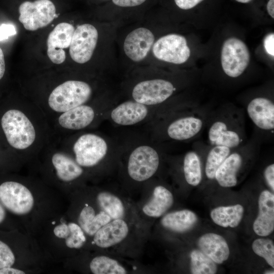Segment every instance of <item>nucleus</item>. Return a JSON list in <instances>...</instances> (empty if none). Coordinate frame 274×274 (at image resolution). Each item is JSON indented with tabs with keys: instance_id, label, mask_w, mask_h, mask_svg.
Segmentation results:
<instances>
[{
	"instance_id": "nucleus-15",
	"label": "nucleus",
	"mask_w": 274,
	"mask_h": 274,
	"mask_svg": "<svg viewBox=\"0 0 274 274\" xmlns=\"http://www.w3.org/2000/svg\"><path fill=\"white\" fill-rule=\"evenodd\" d=\"M96 116L95 109L86 103L58 115L54 120V128L62 133L82 130L92 125Z\"/></svg>"
},
{
	"instance_id": "nucleus-41",
	"label": "nucleus",
	"mask_w": 274,
	"mask_h": 274,
	"mask_svg": "<svg viewBox=\"0 0 274 274\" xmlns=\"http://www.w3.org/2000/svg\"><path fill=\"white\" fill-rule=\"evenodd\" d=\"M25 272L18 269L7 267L0 269V274H24Z\"/></svg>"
},
{
	"instance_id": "nucleus-25",
	"label": "nucleus",
	"mask_w": 274,
	"mask_h": 274,
	"mask_svg": "<svg viewBox=\"0 0 274 274\" xmlns=\"http://www.w3.org/2000/svg\"><path fill=\"white\" fill-rule=\"evenodd\" d=\"M197 217L192 211L183 210L169 213L163 217L162 225L177 232H184L191 229L196 223Z\"/></svg>"
},
{
	"instance_id": "nucleus-13",
	"label": "nucleus",
	"mask_w": 274,
	"mask_h": 274,
	"mask_svg": "<svg viewBox=\"0 0 274 274\" xmlns=\"http://www.w3.org/2000/svg\"><path fill=\"white\" fill-rule=\"evenodd\" d=\"M177 88L169 81L154 79L140 82L132 90L134 100L146 106L162 104L170 98Z\"/></svg>"
},
{
	"instance_id": "nucleus-44",
	"label": "nucleus",
	"mask_w": 274,
	"mask_h": 274,
	"mask_svg": "<svg viewBox=\"0 0 274 274\" xmlns=\"http://www.w3.org/2000/svg\"><path fill=\"white\" fill-rule=\"evenodd\" d=\"M6 217V213L4 208L0 203V223H1L5 219Z\"/></svg>"
},
{
	"instance_id": "nucleus-5",
	"label": "nucleus",
	"mask_w": 274,
	"mask_h": 274,
	"mask_svg": "<svg viewBox=\"0 0 274 274\" xmlns=\"http://www.w3.org/2000/svg\"><path fill=\"white\" fill-rule=\"evenodd\" d=\"M211 111L192 106L169 121L165 132L167 137L177 141H188L198 137L206 128Z\"/></svg>"
},
{
	"instance_id": "nucleus-10",
	"label": "nucleus",
	"mask_w": 274,
	"mask_h": 274,
	"mask_svg": "<svg viewBox=\"0 0 274 274\" xmlns=\"http://www.w3.org/2000/svg\"><path fill=\"white\" fill-rule=\"evenodd\" d=\"M250 55L247 45L242 40L230 38L224 42L221 54L222 69L228 77L236 78L246 70Z\"/></svg>"
},
{
	"instance_id": "nucleus-32",
	"label": "nucleus",
	"mask_w": 274,
	"mask_h": 274,
	"mask_svg": "<svg viewBox=\"0 0 274 274\" xmlns=\"http://www.w3.org/2000/svg\"><path fill=\"white\" fill-rule=\"evenodd\" d=\"M252 249L257 255L263 258L272 268L274 267V245L269 238H257L252 243Z\"/></svg>"
},
{
	"instance_id": "nucleus-24",
	"label": "nucleus",
	"mask_w": 274,
	"mask_h": 274,
	"mask_svg": "<svg viewBox=\"0 0 274 274\" xmlns=\"http://www.w3.org/2000/svg\"><path fill=\"white\" fill-rule=\"evenodd\" d=\"M174 197L169 190L163 186H156L151 199L143 208V213L151 217L162 216L172 207Z\"/></svg>"
},
{
	"instance_id": "nucleus-1",
	"label": "nucleus",
	"mask_w": 274,
	"mask_h": 274,
	"mask_svg": "<svg viewBox=\"0 0 274 274\" xmlns=\"http://www.w3.org/2000/svg\"><path fill=\"white\" fill-rule=\"evenodd\" d=\"M1 126L8 145L22 154L43 150L51 143V128L38 106L10 108L2 116Z\"/></svg>"
},
{
	"instance_id": "nucleus-14",
	"label": "nucleus",
	"mask_w": 274,
	"mask_h": 274,
	"mask_svg": "<svg viewBox=\"0 0 274 274\" xmlns=\"http://www.w3.org/2000/svg\"><path fill=\"white\" fill-rule=\"evenodd\" d=\"M97 28L90 23L78 25L74 32L69 53L72 59L79 64L88 62L92 57L98 40Z\"/></svg>"
},
{
	"instance_id": "nucleus-29",
	"label": "nucleus",
	"mask_w": 274,
	"mask_h": 274,
	"mask_svg": "<svg viewBox=\"0 0 274 274\" xmlns=\"http://www.w3.org/2000/svg\"><path fill=\"white\" fill-rule=\"evenodd\" d=\"M96 199L101 210L107 214L112 220L124 217V206L117 196L109 192L102 191L98 194Z\"/></svg>"
},
{
	"instance_id": "nucleus-34",
	"label": "nucleus",
	"mask_w": 274,
	"mask_h": 274,
	"mask_svg": "<svg viewBox=\"0 0 274 274\" xmlns=\"http://www.w3.org/2000/svg\"><path fill=\"white\" fill-rule=\"evenodd\" d=\"M15 261L14 254L10 248L0 241V269L12 266Z\"/></svg>"
},
{
	"instance_id": "nucleus-37",
	"label": "nucleus",
	"mask_w": 274,
	"mask_h": 274,
	"mask_svg": "<svg viewBox=\"0 0 274 274\" xmlns=\"http://www.w3.org/2000/svg\"><path fill=\"white\" fill-rule=\"evenodd\" d=\"M147 0H112L113 3L120 7L129 8L138 6L144 4Z\"/></svg>"
},
{
	"instance_id": "nucleus-38",
	"label": "nucleus",
	"mask_w": 274,
	"mask_h": 274,
	"mask_svg": "<svg viewBox=\"0 0 274 274\" xmlns=\"http://www.w3.org/2000/svg\"><path fill=\"white\" fill-rule=\"evenodd\" d=\"M54 233L56 236L59 238L65 239L70 233V230L68 225L65 223H62L55 227L53 230Z\"/></svg>"
},
{
	"instance_id": "nucleus-8",
	"label": "nucleus",
	"mask_w": 274,
	"mask_h": 274,
	"mask_svg": "<svg viewBox=\"0 0 274 274\" xmlns=\"http://www.w3.org/2000/svg\"><path fill=\"white\" fill-rule=\"evenodd\" d=\"M246 112L255 127V132L262 142L271 139L274 134V102L265 96H256L249 100Z\"/></svg>"
},
{
	"instance_id": "nucleus-11",
	"label": "nucleus",
	"mask_w": 274,
	"mask_h": 274,
	"mask_svg": "<svg viewBox=\"0 0 274 274\" xmlns=\"http://www.w3.org/2000/svg\"><path fill=\"white\" fill-rule=\"evenodd\" d=\"M151 50L157 59L176 64L185 63L190 56V49L186 38L176 33L159 38L155 41Z\"/></svg>"
},
{
	"instance_id": "nucleus-27",
	"label": "nucleus",
	"mask_w": 274,
	"mask_h": 274,
	"mask_svg": "<svg viewBox=\"0 0 274 274\" xmlns=\"http://www.w3.org/2000/svg\"><path fill=\"white\" fill-rule=\"evenodd\" d=\"M244 213V207L236 204L217 207L211 211L210 216L213 222L219 226L234 228L240 223Z\"/></svg>"
},
{
	"instance_id": "nucleus-9",
	"label": "nucleus",
	"mask_w": 274,
	"mask_h": 274,
	"mask_svg": "<svg viewBox=\"0 0 274 274\" xmlns=\"http://www.w3.org/2000/svg\"><path fill=\"white\" fill-rule=\"evenodd\" d=\"M159 165V156L153 147L141 145L135 148L129 155L127 172L129 177L138 182H143L151 178Z\"/></svg>"
},
{
	"instance_id": "nucleus-20",
	"label": "nucleus",
	"mask_w": 274,
	"mask_h": 274,
	"mask_svg": "<svg viewBox=\"0 0 274 274\" xmlns=\"http://www.w3.org/2000/svg\"><path fill=\"white\" fill-rule=\"evenodd\" d=\"M129 232V227L122 219L112 220L93 235V242L98 247L107 248L121 242Z\"/></svg>"
},
{
	"instance_id": "nucleus-42",
	"label": "nucleus",
	"mask_w": 274,
	"mask_h": 274,
	"mask_svg": "<svg viewBox=\"0 0 274 274\" xmlns=\"http://www.w3.org/2000/svg\"><path fill=\"white\" fill-rule=\"evenodd\" d=\"M6 71V64L3 51L0 47V80L3 78Z\"/></svg>"
},
{
	"instance_id": "nucleus-12",
	"label": "nucleus",
	"mask_w": 274,
	"mask_h": 274,
	"mask_svg": "<svg viewBox=\"0 0 274 274\" xmlns=\"http://www.w3.org/2000/svg\"><path fill=\"white\" fill-rule=\"evenodd\" d=\"M0 201L8 210L18 215L28 214L34 205L30 191L16 181H6L0 185Z\"/></svg>"
},
{
	"instance_id": "nucleus-6",
	"label": "nucleus",
	"mask_w": 274,
	"mask_h": 274,
	"mask_svg": "<svg viewBox=\"0 0 274 274\" xmlns=\"http://www.w3.org/2000/svg\"><path fill=\"white\" fill-rule=\"evenodd\" d=\"M261 143L260 139L254 133L245 144L232 149L216 173L215 179L218 184L225 188L236 186L239 173L246 161L257 155Z\"/></svg>"
},
{
	"instance_id": "nucleus-39",
	"label": "nucleus",
	"mask_w": 274,
	"mask_h": 274,
	"mask_svg": "<svg viewBox=\"0 0 274 274\" xmlns=\"http://www.w3.org/2000/svg\"><path fill=\"white\" fill-rule=\"evenodd\" d=\"M203 0H174L176 5L182 10L191 9Z\"/></svg>"
},
{
	"instance_id": "nucleus-7",
	"label": "nucleus",
	"mask_w": 274,
	"mask_h": 274,
	"mask_svg": "<svg viewBox=\"0 0 274 274\" xmlns=\"http://www.w3.org/2000/svg\"><path fill=\"white\" fill-rule=\"evenodd\" d=\"M18 12L19 21L29 31L47 26L58 16L51 0L24 1L19 5Z\"/></svg>"
},
{
	"instance_id": "nucleus-4",
	"label": "nucleus",
	"mask_w": 274,
	"mask_h": 274,
	"mask_svg": "<svg viewBox=\"0 0 274 274\" xmlns=\"http://www.w3.org/2000/svg\"><path fill=\"white\" fill-rule=\"evenodd\" d=\"M59 145L83 168L97 165L105 158L108 151L106 140L101 136L91 132L83 133L73 139L62 140Z\"/></svg>"
},
{
	"instance_id": "nucleus-40",
	"label": "nucleus",
	"mask_w": 274,
	"mask_h": 274,
	"mask_svg": "<svg viewBox=\"0 0 274 274\" xmlns=\"http://www.w3.org/2000/svg\"><path fill=\"white\" fill-rule=\"evenodd\" d=\"M264 47L266 52L270 55L274 56V34L267 35L264 39Z\"/></svg>"
},
{
	"instance_id": "nucleus-36",
	"label": "nucleus",
	"mask_w": 274,
	"mask_h": 274,
	"mask_svg": "<svg viewBox=\"0 0 274 274\" xmlns=\"http://www.w3.org/2000/svg\"><path fill=\"white\" fill-rule=\"evenodd\" d=\"M16 33L15 27L12 24H3L0 26V41L7 39Z\"/></svg>"
},
{
	"instance_id": "nucleus-43",
	"label": "nucleus",
	"mask_w": 274,
	"mask_h": 274,
	"mask_svg": "<svg viewBox=\"0 0 274 274\" xmlns=\"http://www.w3.org/2000/svg\"><path fill=\"white\" fill-rule=\"evenodd\" d=\"M266 8L269 15L272 18H274V0H269L268 1Z\"/></svg>"
},
{
	"instance_id": "nucleus-47",
	"label": "nucleus",
	"mask_w": 274,
	"mask_h": 274,
	"mask_svg": "<svg viewBox=\"0 0 274 274\" xmlns=\"http://www.w3.org/2000/svg\"><path fill=\"white\" fill-rule=\"evenodd\" d=\"M101 1H106V0H101Z\"/></svg>"
},
{
	"instance_id": "nucleus-23",
	"label": "nucleus",
	"mask_w": 274,
	"mask_h": 274,
	"mask_svg": "<svg viewBox=\"0 0 274 274\" xmlns=\"http://www.w3.org/2000/svg\"><path fill=\"white\" fill-rule=\"evenodd\" d=\"M200 250L217 264H222L229 257L230 251L225 238L214 233H208L198 241Z\"/></svg>"
},
{
	"instance_id": "nucleus-21",
	"label": "nucleus",
	"mask_w": 274,
	"mask_h": 274,
	"mask_svg": "<svg viewBox=\"0 0 274 274\" xmlns=\"http://www.w3.org/2000/svg\"><path fill=\"white\" fill-rule=\"evenodd\" d=\"M206 144L196 143L193 149L187 152L183 159V170L186 182L192 186L198 185L202 179L201 156Z\"/></svg>"
},
{
	"instance_id": "nucleus-46",
	"label": "nucleus",
	"mask_w": 274,
	"mask_h": 274,
	"mask_svg": "<svg viewBox=\"0 0 274 274\" xmlns=\"http://www.w3.org/2000/svg\"><path fill=\"white\" fill-rule=\"evenodd\" d=\"M264 273H267H267H268V274H269V273H270V274H273L274 272H273V270H267V271H265V272H264Z\"/></svg>"
},
{
	"instance_id": "nucleus-35",
	"label": "nucleus",
	"mask_w": 274,
	"mask_h": 274,
	"mask_svg": "<svg viewBox=\"0 0 274 274\" xmlns=\"http://www.w3.org/2000/svg\"><path fill=\"white\" fill-rule=\"evenodd\" d=\"M264 179L271 190L274 191V164L268 165L263 172Z\"/></svg>"
},
{
	"instance_id": "nucleus-26",
	"label": "nucleus",
	"mask_w": 274,
	"mask_h": 274,
	"mask_svg": "<svg viewBox=\"0 0 274 274\" xmlns=\"http://www.w3.org/2000/svg\"><path fill=\"white\" fill-rule=\"evenodd\" d=\"M111 220V217L103 211L96 214L91 206L86 204L79 214L78 221L85 233L93 236L101 227Z\"/></svg>"
},
{
	"instance_id": "nucleus-16",
	"label": "nucleus",
	"mask_w": 274,
	"mask_h": 274,
	"mask_svg": "<svg viewBox=\"0 0 274 274\" xmlns=\"http://www.w3.org/2000/svg\"><path fill=\"white\" fill-rule=\"evenodd\" d=\"M155 39L149 28L139 27L130 31L123 42V50L131 61L139 62L144 60L152 50Z\"/></svg>"
},
{
	"instance_id": "nucleus-28",
	"label": "nucleus",
	"mask_w": 274,
	"mask_h": 274,
	"mask_svg": "<svg viewBox=\"0 0 274 274\" xmlns=\"http://www.w3.org/2000/svg\"><path fill=\"white\" fill-rule=\"evenodd\" d=\"M232 150L225 146L207 144L204 152V172L208 179H215L217 169Z\"/></svg>"
},
{
	"instance_id": "nucleus-45",
	"label": "nucleus",
	"mask_w": 274,
	"mask_h": 274,
	"mask_svg": "<svg viewBox=\"0 0 274 274\" xmlns=\"http://www.w3.org/2000/svg\"><path fill=\"white\" fill-rule=\"evenodd\" d=\"M235 1L239 3L246 4V3H248L250 2L252 0H235Z\"/></svg>"
},
{
	"instance_id": "nucleus-2",
	"label": "nucleus",
	"mask_w": 274,
	"mask_h": 274,
	"mask_svg": "<svg viewBox=\"0 0 274 274\" xmlns=\"http://www.w3.org/2000/svg\"><path fill=\"white\" fill-rule=\"evenodd\" d=\"M245 111L242 108L226 105L211 111L206 128L208 143L233 149L247 141Z\"/></svg>"
},
{
	"instance_id": "nucleus-31",
	"label": "nucleus",
	"mask_w": 274,
	"mask_h": 274,
	"mask_svg": "<svg viewBox=\"0 0 274 274\" xmlns=\"http://www.w3.org/2000/svg\"><path fill=\"white\" fill-rule=\"evenodd\" d=\"M190 270L193 274H214L216 263L200 250H194L190 253Z\"/></svg>"
},
{
	"instance_id": "nucleus-33",
	"label": "nucleus",
	"mask_w": 274,
	"mask_h": 274,
	"mask_svg": "<svg viewBox=\"0 0 274 274\" xmlns=\"http://www.w3.org/2000/svg\"><path fill=\"white\" fill-rule=\"evenodd\" d=\"M68 226L70 235L65 238V244L70 248L79 249L82 247L86 241L84 232L79 225L71 222Z\"/></svg>"
},
{
	"instance_id": "nucleus-30",
	"label": "nucleus",
	"mask_w": 274,
	"mask_h": 274,
	"mask_svg": "<svg viewBox=\"0 0 274 274\" xmlns=\"http://www.w3.org/2000/svg\"><path fill=\"white\" fill-rule=\"evenodd\" d=\"M94 274H125L127 270L117 260L106 256L94 257L89 265Z\"/></svg>"
},
{
	"instance_id": "nucleus-22",
	"label": "nucleus",
	"mask_w": 274,
	"mask_h": 274,
	"mask_svg": "<svg viewBox=\"0 0 274 274\" xmlns=\"http://www.w3.org/2000/svg\"><path fill=\"white\" fill-rule=\"evenodd\" d=\"M148 114L147 106L135 100L124 101L111 113L112 120L120 125H131L141 122Z\"/></svg>"
},
{
	"instance_id": "nucleus-3",
	"label": "nucleus",
	"mask_w": 274,
	"mask_h": 274,
	"mask_svg": "<svg viewBox=\"0 0 274 274\" xmlns=\"http://www.w3.org/2000/svg\"><path fill=\"white\" fill-rule=\"evenodd\" d=\"M93 93L91 86L80 80H68L54 87L45 103L39 108L46 118H56L60 114L86 104Z\"/></svg>"
},
{
	"instance_id": "nucleus-17",
	"label": "nucleus",
	"mask_w": 274,
	"mask_h": 274,
	"mask_svg": "<svg viewBox=\"0 0 274 274\" xmlns=\"http://www.w3.org/2000/svg\"><path fill=\"white\" fill-rule=\"evenodd\" d=\"M46 148L49 150L51 165L59 180L71 182L82 175L83 168L76 162L68 152L60 146H51L50 144Z\"/></svg>"
},
{
	"instance_id": "nucleus-18",
	"label": "nucleus",
	"mask_w": 274,
	"mask_h": 274,
	"mask_svg": "<svg viewBox=\"0 0 274 274\" xmlns=\"http://www.w3.org/2000/svg\"><path fill=\"white\" fill-rule=\"evenodd\" d=\"M74 25L68 22L57 24L49 33L47 40V54L49 59L56 64L64 62L75 31Z\"/></svg>"
},
{
	"instance_id": "nucleus-19",
	"label": "nucleus",
	"mask_w": 274,
	"mask_h": 274,
	"mask_svg": "<svg viewBox=\"0 0 274 274\" xmlns=\"http://www.w3.org/2000/svg\"><path fill=\"white\" fill-rule=\"evenodd\" d=\"M259 214L253 227L256 234L266 236L274 229V195L265 190L261 192L258 200Z\"/></svg>"
}]
</instances>
